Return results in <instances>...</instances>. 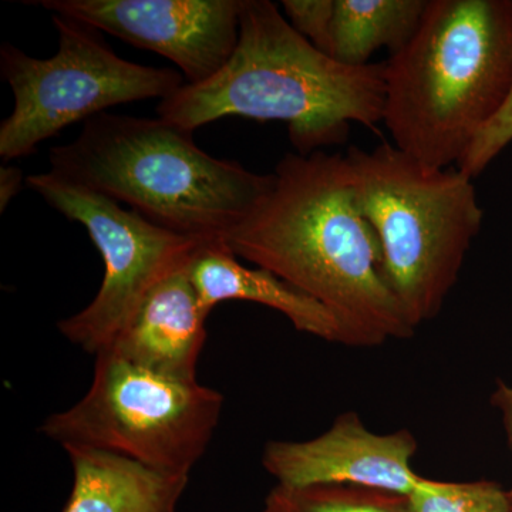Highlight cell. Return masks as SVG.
<instances>
[{
    "label": "cell",
    "mask_w": 512,
    "mask_h": 512,
    "mask_svg": "<svg viewBox=\"0 0 512 512\" xmlns=\"http://www.w3.org/2000/svg\"><path fill=\"white\" fill-rule=\"evenodd\" d=\"M357 200L382 244L384 269L414 330L437 318L457 284L484 210L457 167H429L390 143L345 154Z\"/></svg>",
    "instance_id": "5b68a950"
},
{
    "label": "cell",
    "mask_w": 512,
    "mask_h": 512,
    "mask_svg": "<svg viewBox=\"0 0 512 512\" xmlns=\"http://www.w3.org/2000/svg\"><path fill=\"white\" fill-rule=\"evenodd\" d=\"M512 143V89L505 101L503 109L494 117V120L481 131L473 146L470 147L466 157L457 165L461 173L471 180L483 173L495 158L503 153L505 147Z\"/></svg>",
    "instance_id": "e0dca14e"
},
{
    "label": "cell",
    "mask_w": 512,
    "mask_h": 512,
    "mask_svg": "<svg viewBox=\"0 0 512 512\" xmlns=\"http://www.w3.org/2000/svg\"><path fill=\"white\" fill-rule=\"evenodd\" d=\"M222 409L224 396L198 380L163 375L103 350L83 399L47 417L39 431L63 448L106 451L190 476L210 446Z\"/></svg>",
    "instance_id": "8992f818"
},
{
    "label": "cell",
    "mask_w": 512,
    "mask_h": 512,
    "mask_svg": "<svg viewBox=\"0 0 512 512\" xmlns=\"http://www.w3.org/2000/svg\"><path fill=\"white\" fill-rule=\"evenodd\" d=\"M491 406L497 409L501 414L505 436H507L508 447L512 454V386L505 383L503 379L495 382L493 393H491ZM508 498H510L512 510V488L508 490Z\"/></svg>",
    "instance_id": "d6986e66"
},
{
    "label": "cell",
    "mask_w": 512,
    "mask_h": 512,
    "mask_svg": "<svg viewBox=\"0 0 512 512\" xmlns=\"http://www.w3.org/2000/svg\"><path fill=\"white\" fill-rule=\"evenodd\" d=\"M23 174L18 167L3 165L0 168V210L5 211L9 202L22 190Z\"/></svg>",
    "instance_id": "ffe728a7"
},
{
    "label": "cell",
    "mask_w": 512,
    "mask_h": 512,
    "mask_svg": "<svg viewBox=\"0 0 512 512\" xmlns=\"http://www.w3.org/2000/svg\"><path fill=\"white\" fill-rule=\"evenodd\" d=\"M417 450L412 431L375 433L359 414L346 412L313 439L268 441L262 466L289 487L356 485L410 497L426 481L412 467Z\"/></svg>",
    "instance_id": "30bf717a"
},
{
    "label": "cell",
    "mask_w": 512,
    "mask_h": 512,
    "mask_svg": "<svg viewBox=\"0 0 512 512\" xmlns=\"http://www.w3.org/2000/svg\"><path fill=\"white\" fill-rule=\"evenodd\" d=\"M208 316L187 268L181 269L148 293L136 315L104 350L163 375L198 380Z\"/></svg>",
    "instance_id": "8fae6325"
},
{
    "label": "cell",
    "mask_w": 512,
    "mask_h": 512,
    "mask_svg": "<svg viewBox=\"0 0 512 512\" xmlns=\"http://www.w3.org/2000/svg\"><path fill=\"white\" fill-rule=\"evenodd\" d=\"M384 80L394 146L429 167H457L510 96L512 2L429 0Z\"/></svg>",
    "instance_id": "3957f363"
},
{
    "label": "cell",
    "mask_w": 512,
    "mask_h": 512,
    "mask_svg": "<svg viewBox=\"0 0 512 512\" xmlns=\"http://www.w3.org/2000/svg\"><path fill=\"white\" fill-rule=\"evenodd\" d=\"M386 63L352 67L320 52L271 0H242L239 39L227 64L161 100V119L195 131L228 116L284 121L302 156L348 140L350 123L379 133Z\"/></svg>",
    "instance_id": "7a4b0ae2"
},
{
    "label": "cell",
    "mask_w": 512,
    "mask_h": 512,
    "mask_svg": "<svg viewBox=\"0 0 512 512\" xmlns=\"http://www.w3.org/2000/svg\"><path fill=\"white\" fill-rule=\"evenodd\" d=\"M429 0H335L328 56L367 66L377 50L396 55L419 29Z\"/></svg>",
    "instance_id": "5bb4252c"
},
{
    "label": "cell",
    "mask_w": 512,
    "mask_h": 512,
    "mask_svg": "<svg viewBox=\"0 0 512 512\" xmlns=\"http://www.w3.org/2000/svg\"><path fill=\"white\" fill-rule=\"evenodd\" d=\"M73 487L63 512H177L190 476L154 470L130 458L64 448Z\"/></svg>",
    "instance_id": "4fadbf2b"
},
{
    "label": "cell",
    "mask_w": 512,
    "mask_h": 512,
    "mask_svg": "<svg viewBox=\"0 0 512 512\" xmlns=\"http://www.w3.org/2000/svg\"><path fill=\"white\" fill-rule=\"evenodd\" d=\"M25 180L50 207L82 224L103 258V282L96 298L57 326L64 338L94 356L109 348L148 293L188 268L195 254L208 245L158 227L119 202L50 171Z\"/></svg>",
    "instance_id": "ba28073f"
},
{
    "label": "cell",
    "mask_w": 512,
    "mask_h": 512,
    "mask_svg": "<svg viewBox=\"0 0 512 512\" xmlns=\"http://www.w3.org/2000/svg\"><path fill=\"white\" fill-rule=\"evenodd\" d=\"M409 501L412 512H512L508 490L488 480L446 483L426 478Z\"/></svg>",
    "instance_id": "2e32d148"
},
{
    "label": "cell",
    "mask_w": 512,
    "mask_h": 512,
    "mask_svg": "<svg viewBox=\"0 0 512 512\" xmlns=\"http://www.w3.org/2000/svg\"><path fill=\"white\" fill-rule=\"evenodd\" d=\"M49 160L57 177L207 244L224 242L274 184V174L205 153L194 131L109 111L84 121L70 143L50 148Z\"/></svg>",
    "instance_id": "277c9868"
},
{
    "label": "cell",
    "mask_w": 512,
    "mask_h": 512,
    "mask_svg": "<svg viewBox=\"0 0 512 512\" xmlns=\"http://www.w3.org/2000/svg\"><path fill=\"white\" fill-rule=\"evenodd\" d=\"M262 512H412V507L404 495L356 485L276 484L266 495Z\"/></svg>",
    "instance_id": "9a60e30c"
},
{
    "label": "cell",
    "mask_w": 512,
    "mask_h": 512,
    "mask_svg": "<svg viewBox=\"0 0 512 512\" xmlns=\"http://www.w3.org/2000/svg\"><path fill=\"white\" fill-rule=\"evenodd\" d=\"M281 5L292 28L328 55L335 0H284Z\"/></svg>",
    "instance_id": "ac0fdd59"
},
{
    "label": "cell",
    "mask_w": 512,
    "mask_h": 512,
    "mask_svg": "<svg viewBox=\"0 0 512 512\" xmlns=\"http://www.w3.org/2000/svg\"><path fill=\"white\" fill-rule=\"evenodd\" d=\"M187 274L207 315L224 302L259 303L282 313L299 332L342 343L339 322L322 303L264 268L242 265L222 242L204 245Z\"/></svg>",
    "instance_id": "7c38bea8"
},
{
    "label": "cell",
    "mask_w": 512,
    "mask_h": 512,
    "mask_svg": "<svg viewBox=\"0 0 512 512\" xmlns=\"http://www.w3.org/2000/svg\"><path fill=\"white\" fill-rule=\"evenodd\" d=\"M32 5L167 57L185 84H200L220 72L238 45L242 0H42Z\"/></svg>",
    "instance_id": "9c48e42d"
},
{
    "label": "cell",
    "mask_w": 512,
    "mask_h": 512,
    "mask_svg": "<svg viewBox=\"0 0 512 512\" xmlns=\"http://www.w3.org/2000/svg\"><path fill=\"white\" fill-rule=\"evenodd\" d=\"M52 20L59 33L55 56L36 59L10 43L0 47V73L15 99L0 124L5 161L30 156L70 124L119 104L168 99L185 84L173 69L123 59L89 23L63 15Z\"/></svg>",
    "instance_id": "52a82bcc"
},
{
    "label": "cell",
    "mask_w": 512,
    "mask_h": 512,
    "mask_svg": "<svg viewBox=\"0 0 512 512\" xmlns=\"http://www.w3.org/2000/svg\"><path fill=\"white\" fill-rule=\"evenodd\" d=\"M224 242L322 303L339 322L340 345L376 348L416 333L387 281L345 154H285L271 190Z\"/></svg>",
    "instance_id": "6da1fadb"
}]
</instances>
